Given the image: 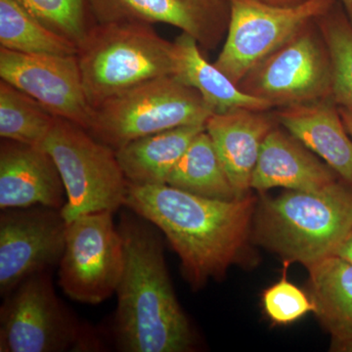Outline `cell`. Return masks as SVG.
Instances as JSON below:
<instances>
[{"mask_svg": "<svg viewBox=\"0 0 352 352\" xmlns=\"http://www.w3.org/2000/svg\"><path fill=\"white\" fill-rule=\"evenodd\" d=\"M314 312L332 339L352 340V263L331 256L308 268Z\"/></svg>", "mask_w": 352, "mask_h": 352, "instance_id": "cell-20", "label": "cell"}, {"mask_svg": "<svg viewBox=\"0 0 352 352\" xmlns=\"http://www.w3.org/2000/svg\"><path fill=\"white\" fill-rule=\"evenodd\" d=\"M339 0H307L291 6L263 0H230L228 30L215 66L234 83L298 32L328 13Z\"/></svg>", "mask_w": 352, "mask_h": 352, "instance_id": "cell-8", "label": "cell"}, {"mask_svg": "<svg viewBox=\"0 0 352 352\" xmlns=\"http://www.w3.org/2000/svg\"><path fill=\"white\" fill-rule=\"evenodd\" d=\"M118 227L124 264L116 289V346L122 352L193 351L195 337L171 284L161 231L131 210Z\"/></svg>", "mask_w": 352, "mask_h": 352, "instance_id": "cell-2", "label": "cell"}, {"mask_svg": "<svg viewBox=\"0 0 352 352\" xmlns=\"http://www.w3.org/2000/svg\"><path fill=\"white\" fill-rule=\"evenodd\" d=\"M342 6H344V10L346 11L349 17H351L352 14V0H339Z\"/></svg>", "mask_w": 352, "mask_h": 352, "instance_id": "cell-31", "label": "cell"}, {"mask_svg": "<svg viewBox=\"0 0 352 352\" xmlns=\"http://www.w3.org/2000/svg\"><path fill=\"white\" fill-rule=\"evenodd\" d=\"M44 25L80 46L87 38L88 0H15Z\"/></svg>", "mask_w": 352, "mask_h": 352, "instance_id": "cell-25", "label": "cell"}, {"mask_svg": "<svg viewBox=\"0 0 352 352\" xmlns=\"http://www.w3.org/2000/svg\"><path fill=\"white\" fill-rule=\"evenodd\" d=\"M289 264L284 263L282 279L263 292V302L265 314L279 325H288L314 312L309 296L287 279Z\"/></svg>", "mask_w": 352, "mask_h": 352, "instance_id": "cell-26", "label": "cell"}, {"mask_svg": "<svg viewBox=\"0 0 352 352\" xmlns=\"http://www.w3.org/2000/svg\"><path fill=\"white\" fill-rule=\"evenodd\" d=\"M61 210L44 206L6 208L0 214V296L32 275L59 264L66 242Z\"/></svg>", "mask_w": 352, "mask_h": 352, "instance_id": "cell-11", "label": "cell"}, {"mask_svg": "<svg viewBox=\"0 0 352 352\" xmlns=\"http://www.w3.org/2000/svg\"><path fill=\"white\" fill-rule=\"evenodd\" d=\"M279 126L352 186V138L332 98L276 109Z\"/></svg>", "mask_w": 352, "mask_h": 352, "instance_id": "cell-17", "label": "cell"}, {"mask_svg": "<svg viewBox=\"0 0 352 352\" xmlns=\"http://www.w3.org/2000/svg\"><path fill=\"white\" fill-rule=\"evenodd\" d=\"M206 124H191L135 139L116 150L127 182L135 185L166 184L176 164Z\"/></svg>", "mask_w": 352, "mask_h": 352, "instance_id": "cell-18", "label": "cell"}, {"mask_svg": "<svg viewBox=\"0 0 352 352\" xmlns=\"http://www.w3.org/2000/svg\"><path fill=\"white\" fill-rule=\"evenodd\" d=\"M352 231V186L337 182L316 191L289 190L258 200L252 240L283 263L309 268L337 256Z\"/></svg>", "mask_w": 352, "mask_h": 352, "instance_id": "cell-3", "label": "cell"}, {"mask_svg": "<svg viewBox=\"0 0 352 352\" xmlns=\"http://www.w3.org/2000/svg\"><path fill=\"white\" fill-rule=\"evenodd\" d=\"M56 118L31 96L0 82V138L43 147Z\"/></svg>", "mask_w": 352, "mask_h": 352, "instance_id": "cell-23", "label": "cell"}, {"mask_svg": "<svg viewBox=\"0 0 352 352\" xmlns=\"http://www.w3.org/2000/svg\"><path fill=\"white\" fill-rule=\"evenodd\" d=\"M66 190L56 164L43 147L2 139L0 208L44 206L62 210Z\"/></svg>", "mask_w": 352, "mask_h": 352, "instance_id": "cell-14", "label": "cell"}, {"mask_svg": "<svg viewBox=\"0 0 352 352\" xmlns=\"http://www.w3.org/2000/svg\"><path fill=\"white\" fill-rule=\"evenodd\" d=\"M166 184L206 198H238L206 129L192 141L171 171Z\"/></svg>", "mask_w": 352, "mask_h": 352, "instance_id": "cell-21", "label": "cell"}, {"mask_svg": "<svg viewBox=\"0 0 352 352\" xmlns=\"http://www.w3.org/2000/svg\"><path fill=\"white\" fill-rule=\"evenodd\" d=\"M256 204L258 199L251 194L219 200L168 184L129 182L124 208L164 234L179 256L183 276L192 289H200L240 263L252 239Z\"/></svg>", "mask_w": 352, "mask_h": 352, "instance_id": "cell-1", "label": "cell"}, {"mask_svg": "<svg viewBox=\"0 0 352 352\" xmlns=\"http://www.w3.org/2000/svg\"><path fill=\"white\" fill-rule=\"evenodd\" d=\"M263 1L274 4V6H291L302 3V2L307 1V0H263Z\"/></svg>", "mask_w": 352, "mask_h": 352, "instance_id": "cell-30", "label": "cell"}, {"mask_svg": "<svg viewBox=\"0 0 352 352\" xmlns=\"http://www.w3.org/2000/svg\"><path fill=\"white\" fill-rule=\"evenodd\" d=\"M105 351L99 333L56 295L50 270L32 275L0 307V352Z\"/></svg>", "mask_w": 352, "mask_h": 352, "instance_id": "cell-5", "label": "cell"}, {"mask_svg": "<svg viewBox=\"0 0 352 352\" xmlns=\"http://www.w3.org/2000/svg\"><path fill=\"white\" fill-rule=\"evenodd\" d=\"M0 76L31 96L55 117L88 129V103L76 55H32L0 48Z\"/></svg>", "mask_w": 352, "mask_h": 352, "instance_id": "cell-12", "label": "cell"}, {"mask_svg": "<svg viewBox=\"0 0 352 352\" xmlns=\"http://www.w3.org/2000/svg\"><path fill=\"white\" fill-rule=\"evenodd\" d=\"M332 61V99L352 112V22L340 2L317 20Z\"/></svg>", "mask_w": 352, "mask_h": 352, "instance_id": "cell-24", "label": "cell"}, {"mask_svg": "<svg viewBox=\"0 0 352 352\" xmlns=\"http://www.w3.org/2000/svg\"><path fill=\"white\" fill-rule=\"evenodd\" d=\"M277 126L274 109L212 113L206 122V131L238 198L249 194L264 140Z\"/></svg>", "mask_w": 352, "mask_h": 352, "instance_id": "cell-15", "label": "cell"}, {"mask_svg": "<svg viewBox=\"0 0 352 352\" xmlns=\"http://www.w3.org/2000/svg\"><path fill=\"white\" fill-rule=\"evenodd\" d=\"M0 45L24 54H78L76 44L51 31L15 0H0Z\"/></svg>", "mask_w": 352, "mask_h": 352, "instance_id": "cell-22", "label": "cell"}, {"mask_svg": "<svg viewBox=\"0 0 352 352\" xmlns=\"http://www.w3.org/2000/svg\"><path fill=\"white\" fill-rule=\"evenodd\" d=\"M212 115L198 91L175 76H166L141 83L94 109L87 131L116 151L157 132L206 124Z\"/></svg>", "mask_w": 352, "mask_h": 352, "instance_id": "cell-6", "label": "cell"}, {"mask_svg": "<svg viewBox=\"0 0 352 352\" xmlns=\"http://www.w3.org/2000/svg\"><path fill=\"white\" fill-rule=\"evenodd\" d=\"M330 351L352 352V340L332 339Z\"/></svg>", "mask_w": 352, "mask_h": 352, "instance_id": "cell-27", "label": "cell"}, {"mask_svg": "<svg viewBox=\"0 0 352 352\" xmlns=\"http://www.w3.org/2000/svg\"><path fill=\"white\" fill-rule=\"evenodd\" d=\"M43 148L56 164L66 204L67 222L94 212H115L124 207L129 182L115 150L97 140L83 127L56 118Z\"/></svg>", "mask_w": 352, "mask_h": 352, "instance_id": "cell-7", "label": "cell"}, {"mask_svg": "<svg viewBox=\"0 0 352 352\" xmlns=\"http://www.w3.org/2000/svg\"><path fill=\"white\" fill-rule=\"evenodd\" d=\"M339 108L342 120H344V126L346 127V131H349V135H351L352 138V112L351 111L347 110V109Z\"/></svg>", "mask_w": 352, "mask_h": 352, "instance_id": "cell-29", "label": "cell"}, {"mask_svg": "<svg viewBox=\"0 0 352 352\" xmlns=\"http://www.w3.org/2000/svg\"><path fill=\"white\" fill-rule=\"evenodd\" d=\"M349 19H351V22H352V14H351V17H349Z\"/></svg>", "mask_w": 352, "mask_h": 352, "instance_id": "cell-32", "label": "cell"}, {"mask_svg": "<svg viewBox=\"0 0 352 352\" xmlns=\"http://www.w3.org/2000/svg\"><path fill=\"white\" fill-rule=\"evenodd\" d=\"M109 210L67 222L58 283L65 295L96 305L116 294L124 264V241Z\"/></svg>", "mask_w": 352, "mask_h": 352, "instance_id": "cell-10", "label": "cell"}, {"mask_svg": "<svg viewBox=\"0 0 352 352\" xmlns=\"http://www.w3.org/2000/svg\"><path fill=\"white\" fill-rule=\"evenodd\" d=\"M337 256L352 263V231L351 233L349 234V237H347L346 242L340 248Z\"/></svg>", "mask_w": 352, "mask_h": 352, "instance_id": "cell-28", "label": "cell"}, {"mask_svg": "<svg viewBox=\"0 0 352 352\" xmlns=\"http://www.w3.org/2000/svg\"><path fill=\"white\" fill-rule=\"evenodd\" d=\"M332 80L330 52L316 21L252 68L238 87L275 110L332 98Z\"/></svg>", "mask_w": 352, "mask_h": 352, "instance_id": "cell-9", "label": "cell"}, {"mask_svg": "<svg viewBox=\"0 0 352 352\" xmlns=\"http://www.w3.org/2000/svg\"><path fill=\"white\" fill-rule=\"evenodd\" d=\"M337 180V173L325 162L278 124L264 140L251 189L261 193L277 187L316 191Z\"/></svg>", "mask_w": 352, "mask_h": 352, "instance_id": "cell-16", "label": "cell"}, {"mask_svg": "<svg viewBox=\"0 0 352 352\" xmlns=\"http://www.w3.org/2000/svg\"><path fill=\"white\" fill-rule=\"evenodd\" d=\"M88 6L97 23H164L208 51L226 39L231 13L230 0H88Z\"/></svg>", "mask_w": 352, "mask_h": 352, "instance_id": "cell-13", "label": "cell"}, {"mask_svg": "<svg viewBox=\"0 0 352 352\" xmlns=\"http://www.w3.org/2000/svg\"><path fill=\"white\" fill-rule=\"evenodd\" d=\"M78 66L88 103L95 109L141 83L175 76V41L139 22L97 23L78 47Z\"/></svg>", "mask_w": 352, "mask_h": 352, "instance_id": "cell-4", "label": "cell"}, {"mask_svg": "<svg viewBox=\"0 0 352 352\" xmlns=\"http://www.w3.org/2000/svg\"><path fill=\"white\" fill-rule=\"evenodd\" d=\"M175 43L177 50L175 76L199 92L210 112L226 113L239 109L273 110L267 102L243 92L223 72L207 61L195 38L182 32Z\"/></svg>", "mask_w": 352, "mask_h": 352, "instance_id": "cell-19", "label": "cell"}]
</instances>
